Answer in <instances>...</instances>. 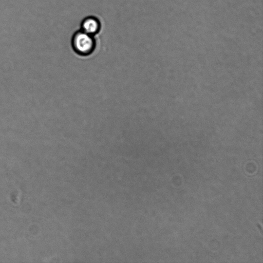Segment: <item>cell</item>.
<instances>
[{
  "instance_id": "1",
  "label": "cell",
  "mask_w": 263,
  "mask_h": 263,
  "mask_svg": "<svg viewBox=\"0 0 263 263\" xmlns=\"http://www.w3.org/2000/svg\"><path fill=\"white\" fill-rule=\"evenodd\" d=\"M71 45L74 51L78 54L86 56L93 52L96 47L93 36L81 30L76 31L72 36Z\"/></svg>"
},
{
  "instance_id": "2",
  "label": "cell",
  "mask_w": 263,
  "mask_h": 263,
  "mask_svg": "<svg viewBox=\"0 0 263 263\" xmlns=\"http://www.w3.org/2000/svg\"><path fill=\"white\" fill-rule=\"evenodd\" d=\"M101 24L99 20L92 16L84 18L81 24V30L92 36L99 32Z\"/></svg>"
}]
</instances>
